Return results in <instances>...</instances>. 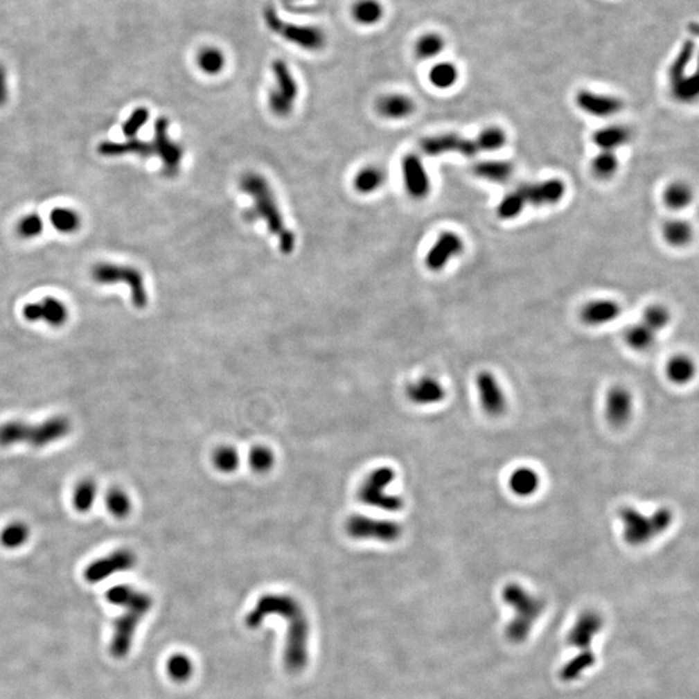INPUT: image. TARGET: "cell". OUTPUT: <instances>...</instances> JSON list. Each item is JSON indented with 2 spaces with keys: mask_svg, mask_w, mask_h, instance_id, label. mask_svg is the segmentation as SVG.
I'll list each match as a JSON object with an SVG mask.
<instances>
[{
  "mask_svg": "<svg viewBox=\"0 0 699 699\" xmlns=\"http://www.w3.org/2000/svg\"><path fill=\"white\" fill-rule=\"evenodd\" d=\"M275 74L276 89L269 94V108L277 117H287L298 96V85L284 61L277 60L272 65Z\"/></svg>",
  "mask_w": 699,
  "mask_h": 699,
  "instance_id": "obj_11",
  "label": "cell"
},
{
  "mask_svg": "<svg viewBox=\"0 0 699 699\" xmlns=\"http://www.w3.org/2000/svg\"><path fill=\"white\" fill-rule=\"evenodd\" d=\"M524 209L526 206L523 204L522 198L520 196L518 191L514 188L511 192H508L497 204L496 217L504 222L514 220V219L522 215Z\"/></svg>",
  "mask_w": 699,
  "mask_h": 699,
  "instance_id": "obj_40",
  "label": "cell"
},
{
  "mask_svg": "<svg viewBox=\"0 0 699 699\" xmlns=\"http://www.w3.org/2000/svg\"><path fill=\"white\" fill-rule=\"evenodd\" d=\"M474 175L493 184H505L514 175V165L506 159H484L474 163Z\"/></svg>",
  "mask_w": 699,
  "mask_h": 699,
  "instance_id": "obj_25",
  "label": "cell"
},
{
  "mask_svg": "<svg viewBox=\"0 0 699 699\" xmlns=\"http://www.w3.org/2000/svg\"><path fill=\"white\" fill-rule=\"evenodd\" d=\"M475 387L484 414L499 417L506 411L508 398L493 372L481 371L475 377Z\"/></svg>",
  "mask_w": 699,
  "mask_h": 699,
  "instance_id": "obj_15",
  "label": "cell"
},
{
  "mask_svg": "<svg viewBox=\"0 0 699 699\" xmlns=\"http://www.w3.org/2000/svg\"><path fill=\"white\" fill-rule=\"evenodd\" d=\"M673 512L669 506H660L651 514H645L635 506H623L619 511L621 535L630 547H642L670 530Z\"/></svg>",
  "mask_w": 699,
  "mask_h": 699,
  "instance_id": "obj_4",
  "label": "cell"
},
{
  "mask_svg": "<svg viewBox=\"0 0 699 699\" xmlns=\"http://www.w3.org/2000/svg\"><path fill=\"white\" fill-rule=\"evenodd\" d=\"M384 180L386 175L382 170L377 168H365L355 177L354 187L357 192L368 195L382 187Z\"/></svg>",
  "mask_w": 699,
  "mask_h": 699,
  "instance_id": "obj_44",
  "label": "cell"
},
{
  "mask_svg": "<svg viewBox=\"0 0 699 699\" xmlns=\"http://www.w3.org/2000/svg\"><path fill=\"white\" fill-rule=\"evenodd\" d=\"M621 168V161L617 152L600 150L591 161L592 174L600 180H610Z\"/></svg>",
  "mask_w": 699,
  "mask_h": 699,
  "instance_id": "obj_36",
  "label": "cell"
},
{
  "mask_svg": "<svg viewBox=\"0 0 699 699\" xmlns=\"http://www.w3.org/2000/svg\"><path fill=\"white\" fill-rule=\"evenodd\" d=\"M22 316L30 321H44L51 326L59 328L65 324L69 319V310L56 298H44L40 302L28 303L22 308Z\"/></svg>",
  "mask_w": 699,
  "mask_h": 699,
  "instance_id": "obj_20",
  "label": "cell"
},
{
  "mask_svg": "<svg viewBox=\"0 0 699 699\" xmlns=\"http://www.w3.org/2000/svg\"><path fill=\"white\" fill-rule=\"evenodd\" d=\"M395 481V472L390 468H380L366 477L363 486L360 487V499L366 505L375 508L398 512L403 508V500L400 496L390 493V486Z\"/></svg>",
  "mask_w": 699,
  "mask_h": 699,
  "instance_id": "obj_8",
  "label": "cell"
},
{
  "mask_svg": "<svg viewBox=\"0 0 699 699\" xmlns=\"http://www.w3.org/2000/svg\"><path fill=\"white\" fill-rule=\"evenodd\" d=\"M377 110L384 118L404 119L414 114L416 104L414 100L405 95L391 94L380 99Z\"/></svg>",
  "mask_w": 699,
  "mask_h": 699,
  "instance_id": "obj_29",
  "label": "cell"
},
{
  "mask_svg": "<svg viewBox=\"0 0 699 699\" xmlns=\"http://www.w3.org/2000/svg\"><path fill=\"white\" fill-rule=\"evenodd\" d=\"M284 38L296 43L306 50H320L324 46V34L317 28H299L294 25H289L284 30Z\"/></svg>",
  "mask_w": 699,
  "mask_h": 699,
  "instance_id": "obj_31",
  "label": "cell"
},
{
  "mask_svg": "<svg viewBox=\"0 0 699 699\" xmlns=\"http://www.w3.org/2000/svg\"><path fill=\"white\" fill-rule=\"evenodd\" d=\"M632 140V130L626 125L612 123L596 130L592 134V143L600 149L608 152H617Z\"/></svg>",
  "mask_w": 699,
  "mask_h": 699,
  "instance_id": "obj_24",
  "label": "cell"
},
{
  "mask_svg": "<svg viewBox=\"0 0 699 699\" xmlns=\"http://www.w3.org/2000/svg\"><path fill=\"white\" fill-rule=\"evenodd\" d=\"M696 55V42L687 39L669 68V80L672 98L681 104L694 103L699 95V80L696 73L689 74Z\"/></svg>",
  "mask_w": 699,
  "mask_h": 699,
  "instance_id": "obj_6",
  "label": "cell"
},
{
  "mask_svg": "<svg viewBox=\"0 0 699 699\" xmlns=\"http://www.w3.org/2000/svg\"><path fill=\"white\" fill-rule=\"evenodd\" d=\"M475 140L481 153H493L506 147L508 134L505 132L504 128L499 126H490L483 128L475 136Z\"/></svg>",
  "mask_w": 699,
  "mask_h": 699,
  "instance_id": "obj_38",
  "label": "cell"
},
{
  "mask_svg": "<svg viewBox=\"0 0 699 699\" xmlns=\"http://www.w3.org/2000/svg\"><path fill=\"white\" fill-rule=\"evenodd\" d=\"M10 96V87H8V71L6 67L0 62V107H3Z\"/></svg>",
  "mask_w": 699,
  "mask_h": 699,
  "instance_id": "obj_53",
  "label": "cell"
},
{
  "mask_svg": "<svg viewBox=\"0 0 699 699\" xmlns=\"http://www.w3.org/2000/svg\"><path fill=\"white\" fill-rule=\"evenodd\" d=\"M98 487L96 483L92 479H82L76 486L74 493H73V505L76 511L79 513L89 512V509L94 506V502L96 499Z\"/></svg>",
  "mask_w": 699,
  "mask_h": 699,
  "instance_id": "obj_42",
  "label": "cell"
},
{
  "mask_svg": "<svg viewBox=\"0 0 699 699\" xmlns=\"http://www.w3.org/2000/svg\"><path fill=\"white\" fill-rule=\"evenodd\" d=\"M621 315V305L611 298L592 299L581 307L579 317L581 323L591 328L611 324Z\"/></svg>",
  "mask_w": 699,
  "mask_h": 699,
  "instance_id": "obj_22",
  "label": "cell"
},
{
  "mask_svg": "<svg viewBox=\"0 0 699 699\" xmlns=\"http://www.w3.org/2000/svg\"><path fill=\"white\" fill-rule=\"evenodd\" d=\"M666 373L673 384H689L696 375V363L688 355H675L666 365Z\"/></svg>",
  "mask_w": 699,
  "mask_h": 699,
  "instance_id": "obj_34",
  "label": "cell"
},
{
  "mask_svg": "<svg viewBox=\"0 0 699 699\" xmlns=\"http://www.w3.org/2000/svg\"><path fill=\"white\" fill-rule=\"evenodd\" d=\"M149 119V110L144 107L136 108L132 114L128 117L127 121L123 125V135L128 139L135 138L138 135L140 128L143 127Z\"/></svg>",
  "mask_w": 699,
  "mask_h": 699,
  "instance_id": "obj_51",
  "label": "cell"
},
{
  "mask_svg": "<svg viewBox=\"0 0 699 699\" xmlns=\"http://www.w3.org/2000/svg\"><path fill=\"white\" fill-rule=\"evenodd\" d=\"M135 563H136V556L134 554V551L122 548V549L112 551L105 557H101V558L91 562L89 566L85 569L83 576H85L86 581H89L91 584H96V583L108 579L116 572H127L135 566Z\"/></svg>",
  "mask_w": 699,
  "mask_h": 699,
  "instance_id": "obj_13",
  "label": "cell"
},
{
  "mask_svg": "<svg viewBox=\"0 0 699 699\" xmlns=\"http://www.w3.org/2000/svg\"><path fill=\"white\" fill-rule=\"evenodd\" d=\"M168 672L170 678L175 681H187L193 672V664L187 655L174 654L168 660Z\"/></svg>",
  "mask_w": 699,
  "mask_h": 699,
  "instance_id": "obj_48",
  "label": "cell"
},
{
  "mask_svg": "<svg viewBox=\"0 0 699 699\" xmlns=\"http://www.w3.org/2000/svg\"><path fill=\"white\" fill-rule=\"evenodd\" d=\"M240 188L254 200L256 205L253 211H247L245 215L247 219H263L269 232L278 238L280 250L284 254H290L296 247V236L285 226L275 195L268 186L266 179L258 174H247L241 179Z\"/></svg>",
  "mask_w": 699,
  "mask_h": 699,
  "instance_id": "obj_1",
  "label": "cell"
},
{
  "mask_svg": "<svg viewBox=\"0 0 699 699\" xmlns=\"http://www.w3.org/2000/svg\"><path fill=\"white\" fill-rule=\"evenodd\" d=\"M197 65L207 76H217L226 67V56L219 48L206 47L198 52Z\"/></svg>",
  "mask_w": 699,
  "mask_h": 699,
  "instance_id": "obj_43",
  "label": "cell"
},
{
  "mask_svg": "<svg viewBox=\"0 0 699 699\" xmlns=\"http://www.w3.org/2000/svg\"><path fill=\"white\" fill-rule=\"evenodd\" d=\"M274 453L266 447H256L251 450L249 456L250 466L258 473H266L274 466Z\"/></svg>",
  "mask_w": 699,
  "mask_h": 699,
  "instance_id": "obj_50",
  "label": "cell"
},
{
  "mask_svg": "<svg viewBox=\"0 0 699 699\" xmlns=\"http://www.w3.org/2000/svg\"><path fill=\"white\" fill-rule=\"evenodd\" d=\"M460 79V71L457 67L450 61L436 62L429 71V80L435 89H450Z\"/></svg>",
  "mask_w": 699,
  "mask_h": 699,
  "instance_id": "obj_37",
  "label": "cell"
},
{
  "mask_svg": "<svg viewBox=\"0 0 699 699\" xmlns=\"http://www.w3.org/2000/svg\"><path fill=\"white\" fill-rule=\"evenodd\" d=\"M575 104L583 113L594 118H611L621 114L624 109L621 98L591 89H581L575 96Z\"/></svg>",
  "mask_w": 699,
  "mask_h": 699,
  "instance_id": "obj_16",
  "label": "cell"
},
{
  "mask_svg": "<svg viewBox=\"0 0 699 699\" xmlns=\"http://www.w3.org/2000/svg\"><path fill=\"white\" fill-rule=\"evenodd\" d=\"M404 186L407 193L414 200H424L432 192V180L420 156L409 153L403 158Z\"/></svg>",
  "mask_w": 699,
  "mask_h": 699,
  "instance_id": "obj_19",
  "label": "cell"
},
{
  "mask_svg": "<svg viewBox=\"0 0 699 699\" xmlns=\"http://www.w3.org/2000/svg\"><path fill=\"white\" fill-rule=\"evenodd\" d=\"M71 427V421L65 416H52L37 425L12 420L0 425V447L29 444L34 448H43L68 436Z\"/></svg>",
  "mask_w": 699,
  "mask_h": 699,
  "instance_id": "obj_2",
  "label": "cell"
},
{
  "mask_svg": "<svg viewBox=\"0 0 699 699\" xmlns=\"http://www.w3.org/2000/svg\"><path fill=\"white\" fill-rule=\"evenodd\" d=\"M214 463L218 469L223 473H232L235 472L240 463V457L235 448L231 447H223L219 448L214 454Z\"/></svg>",
  "mask_w": 699,
  "mask_h": 699,
  "instance_id": "obj_49",
  "label": "cell"
},
{
  "mask_svg": "<svg viewBox=\"0 0 699 699\" xmlns=\"http://www.w3.org/2000/svg\"><path fill=\"white\" fill-rule=\"evenodd\" d=\"M152 606L153 599L148 593L141 591L135 592L134 596L122 606L125 612L114 623V630L109 645L110 654L114 658L122 660L130 653L139 621L152 609Z\"/></svg>",
  "mask_w": 699,
  "mask_h": 699,
  "instance_id": "obj_5",
  "label": "cell"
},
{
  "mask_svg": "<svg viewBox=\"0 0 699 699\" xmlns=\"http://www.w3.org/2000/svg\"><path fill=\"white\" fill-rule=\"evenodd\" d=\"M43 231V220L38 214H29L22 218L17 224V233L22 238H34Z\"/></svg>",
  "mask_w": 699,
  "mask_h": 699,
  "instance_id": "obj_52",
  "label": "cell"
},
{
  "mask_svg": "<svg viewBox=\"0 0 699 699\" xmlns=\"http://www.w3.org/2000/svg\"><path fill=\"white\" fill-rule=\"evenodd\" d=\"M657 333L644 323L630 325L624 332V342L630 350L637 353H645L657 342Z\"/></svg>",
  "mask_w": 699,
  "mask_h": 699,
  "instance_id": "obj_33",
  "label": "cell"
},
{
  "mask_svg": "<svg viewBox=\"0 0 699 699\" xmlns=\"http://www.w3.org/2000/svg\"><path fill=\"white\" fill-rule=\"evenodd\" d=\"M407 396L417 405H435L443 402L447 391L438 378L426 375L407 387Z\"/></svg>",
  "mask_w": 699,
  "mask_h": 699,
  "instance_id": "obj_23",
  "label": "cell"
},
{
  "mask_svg": "<svg viewBox=\"0 0 699 699\" xmlns=\"http://www.w3.org/2000/svg\"><path fill=\"white\" fill-rule=\"evenodd\" d=\"M347 531L355 539H372L390 542L399 539L402 527L393 521L356 515L347 523Z\"/></svg>",
  "mask_w": 699,
  "mask_h": 699,
  "instance_id": "obj_12",
  "label": "cell"
},
{
  "mask_svg": "<svg viewBox=\"0 0 699 699\" xmlns=\"http://www.w3.org/2000/svg\"><path fill=\"white\" fill-rule=\"evenodd\" d=\"M518 191L526 207H549L558 205L566 196L567 186L561 177H547L536 182H526Z\"/></svg>",
  "mask_w": 699,
  "mask_h": 699,
  "instance_id": "obj_9",
  "label": "cell"
},
{
  "mask_svg": "<svg viewBox=\"0 0 699 699\" xmlns=\"http://www.w3.org/2000/svg\"><path fill=\"white\" fill-rule=\"evenodd\" d=\"M98 152L104 157H118L125 154H136L140 157L147 158L154 154V149L152 143L132 138L125 143L116 141H103L98 147Z\"/></svg>",
  "mask_w": 699,
  "mask_h": 699,
  "instance_id": "obj_27",
  "label": "cell"
},
{
  "mask_svg": "<svg viewBox=\"0 0 699 699\" xmlns=\"http://www.w3.org/2000/svg\"><path fill=\"white\" fill-rule=\"evenodd\" d=\"M105 505H107L109 513L118 520H123V518L128 517L131 513V508H132L130 496L118 487L109 490L107 496H105Z\"/></svg>",
  "mask_w": 699,
  "mask_h": 699,
  "instance_id": "obj_47",
  "label": "cell"
},
{
  "mask_svg": "<svg viewBox=\"0 0 699 699\" xmlns=\"http://www.w3.org/2000/svg\"><path fill=\"white\" fill-rule=\"evenodd\" d=\"M30 529L26 523L12 522L0 532V544L7 549L20 548L29 540Z\"/></svg>",
  "mask_w": 699,
  "mask_h": 699,
  "instance_id": "obj_41",
  "label": "cell"
},
{
  "mask_svg": "<svg viewBox=\"0 0 699 699\" xmlns=\"http://www.w3.org/2000/svg\"><path fill=\"white\" fill-rule=\"evenodd\" d=\"M445 48V42L443 37L436 34V33H426L421 35L416 44H414V52L416 56L421 60H432L442 55Z\"/></svg>",
  "mask_w": 699,
  "mask_h": 699,
  "instance_id": "obj_39",
  "label": "cell"
},
{
  "mask_svg": "<svg viewBox=\"0 0 699 699\" xmlns=\"http://www.w3.org/2000/svg\"><path fill=\"white\" fill-rule=\"evenodd\" d=\"M463 237L453 231H444L425 256V266L432 272H441L454 258L463 256Z\"/></svg>",
  "mask_w": 699,
  "mask_h": 699,
  "instance_id": "obj_14",
  "label": "cell"
},
{
  "mask_svg": "<svg viewBox=\"0 0 699 699\" xmlns=\"http://www.w3.org/2000/svg\"><path fill=\"white\" fill-rule=\"evenodd\" d=\"M603 627V619L597 611L581 612L567 635V644L574 649L590 650L594 637Z\"/></svg>",
  "mask_w": 699,
  "mask_h": 699,
  "instance_id": "obj_21",
  "label": "cell"
},
{
  "mask_svg": "<svg viewBox=\"0 0 699 699\" xmlns=\"http://www.w3.org/2000/svg\"><path fill=\"white\" fill-rule=\"evenodd\" d=\"M502 599L514 611L512 619L506 624L505 636L513 644H522L529 639L533 624L540 618L545 602L518 583L506 584L502 588Z\"/></svg>",
  "mask_w": 699,
  "mask_h": 699,
  "instance_id": "obj_3",
  "label": "cell"
},
{
  "mask_svg": "<svg viewBox=\"0 0 699 699\" xmlns=\"http://www.w3.org/2000/svg\"><path fill=\"white\" fill-rule=\"evenodd\" d=\"M596 655L590 650H581L572 660H567L560 670V679L563 682H572L581 679V675L585 671L592 669L596 664Z\"/></svg>",
  "mask_w": 699,
  "mask_h": 699,
  "instance_id": "obj_32",
  "label": "cell"
},
{
  "mask_svg": "<svg viewBox=\"0 0 699 699\" xmlns=\"http://www.w3.org/2000/svg\"><path fill=\"white\" fill-rule=\"evenodd\" d=\"M384 13L380 0H357L353 7V19L363 26H375L384 19Z\"/></svg>",
  "mask_w": 699,
  "mask_h": 699,
  "instance_id": "obj_35",
  "label": "cell"
},
{
  "mask_svg": "<svg viewBox=\"0 0 699 699\" xmlns=\"http://www.w3.org/2000/svg\"><path fill=\"white\" fill-rule=\"evenodd\" d=\"M693 200H694V191L689 183L684 180H675L667 184V187L664 188L662 193L663 205L673 211H680L690 206Z\"/></svg>",
  "mask_w": 699,
  "mask_h": 699,
  "instance_id": "obj_30",
  "label": "cell"
},
{
  "mask_svg": "<svg viewBox=\"0 0 699 699\" xmlns=\"http://www.w3.org/2000/svg\"><path fill=\"white\" fill-rule=\"evenodd\" d=\"M168 118H158L154 125V141L152 143V145L154 149V154H157L163 163V171L168 177H172L177 174L180 161L183 158V148L168 138Z\"/></svg>",
  "mask_w": 699,
  "mask_h": 699,
  "instance_id": "obj_17",
  "label": "cell"
},
{
  "mask_svg": "<svg viewBox=\"0 0 699 699\" xmlns=\"http://www.w3.org/2000/svg\"><path fill=\"white\" fill-rule=\"evenodd\" d=\"M92 278L101 285H113L125 283L131 290V301L135 307L144 308L148 303V296L141 272L130 266L114 263H99L92 268Z\"/></svg>",
  "mask_w": 699,
  "mask_h": 699,
  "instance_id": "obj_7",
  "label": "cell"
},
{
  "mask_svg": "<svg viewBox=\"0 0 699 699\" xmlns=\"http://www.w3.org/2000/svg\"><path fill=\"white\" fill-rule=\"evenodd\" d=\"M51 223L61 233H73L80 227V217L74 210L56 207L51 211Z\"/></svg>",
  "mask_w": 699,
  "mask_h": 699,
  "instance_id": "obj_46",
  "label": "cell"
},
{
  "mask_svg": "<svg viewBox=\"0 0 699 699\" xmlns=\"http://www.w3.org/2000/svg\"><path fill=\"white\" fill-rule=\"evenodd\" d=\"M420 149L425 156L429 157L460 154L463 157L473 158L481 154L475 138H466L454 132L439 134L423 139L420 141Z\"/></svg>",
  "mask_w": 699,
  "mask_h": 699,
  "instance_id": "obj_10",
  "label": "cell"
},
{
  "mask_svg": "<svg viewBox=\"0 0 699 699\" xmlns=\"http://www.w3.org/2000/svg\"><path fill=\"white\" fill-rule=\"evenodd\" d=\"M641 323L649 326L653 332L660 335L662 330H664L671 323L670 310L666 306L650 305L644 310Z\"/></svg>",
  "mask_w": 699,
  "mask_h": 699,
  "instance_id": "obj_45",
  "label": "cell"
},
{
  "mask_svg": "<svg viewBox=\"0 0 699 699\" xmlns=\"http://www.w3.org/2000/svg\"><path fill=\"white\" fill-rule=\"evenodd\" d=\"M662 237L669 247L681 249L688 247L694 237V229L688 220L673 218L663 223Z\"/></svg>",
  "mask_w": 699,
  "mask_h": 699,
  "instance_id": "obj_28",
  "label": "cell"
},
{
  "mask_svg": "<svg viewBox=\"0 0 699 699\" xmlns=\"http://www.w3.org/2000/svg\"><path fill=\"white\" fill-rule=\"evenodd\" d=\"M635 409V399L630 389L623 384H615L606 394L605 416L608 423L614 427H623L630 423Z\"/></svg>",
  "mask_w": 699,
  "mask_h": 699,
  "instance_id": "obj_18",
  "label": "cell"
},
{
  "mask_svg": "<svg viewBox=\"0 0 699 699\" xmlns=\"http://www.w3.org/2000/svg\"><path fill=\"white\" fill-rule=\"evenodd\" d=\"M540 486V475L530 466H520L514 469L508 478L511 493L518 497H531L539 491Z\"/></svg>",
  "mask_w": 699,
  "mask_h": 699,
  "instance_id": "obj_26",
  "label": "cell"
}]
</instances>
